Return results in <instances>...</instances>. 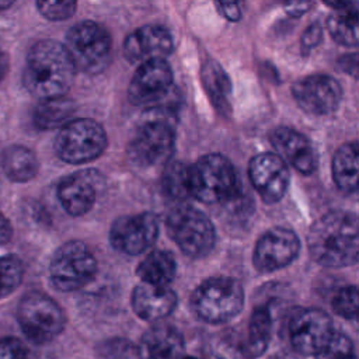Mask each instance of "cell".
<instances>
[{
	"label": "cell",
	"mask_w": 359,
	"mask_h": 359,
	"mask_svg": "<svg viewBox=\"0 0 359 359\" xmlns=\"http://www.w3.org/2000/svg\"><path fill=\"white\" fill-rule=\"evenodd\" d=\"M14 1H15V0H0V11L8 8Z\"/></svg>",
	"instance_id": "cell-42"
},
{
	"label": "cell",
	"mask_w": 359,
	"mask_h": 359,
	"mask_svg": "<svg viewBox=\"0 0 359 359\" xmlns=\"http://www.w3.org/2000/svg\"><path fill=\"white\" fill-rule=\"evenodd\" d=\"M323 3L332 8L335 13L358 14V7L353 0H323Z\"/></svg>",
	"instance_id": "cell-39"
},
{
	"label": "cell",
	"mask_w": 359,
	"mask_h": 359,
	"mask_svg": "<svg viewBox=\"0 0 359 359\" xmlns=\"http://www.w3.org/2000/svg\"><path fill=\"white\" fill-rule=\"evenodd\" d=\"M271 314L265 307H257L248 323V337H247V348L245 352L255 358L261 355L269 342L271 338Z\"/></svg>",
	"instance_id": "cell-27"
},
{
	"label": "cell",
	"mask_w": 359,
	"mask_h": 359,
	"mask_svg": "<svg viewBox=\"0 0 359 359\" xmlns=\"http://www.w3.org/2000/svg\"><path fill=\"white\" fill-rule=\"evenodd\" d=\"M172 79L171 66L165 59H153L140 63L128 87L130 104L139 107L157 105L170 93Z\"/></svg>",
	"instance_id": "cell-12"
},
{
	"label": "cell",
	"mask_w": 359,
	"mask_h": 359,
	"mask_svg": "<svg viewBox=\"0 0 359 359\" xmlns=\"http://www.w3.org/2000/svg\"><path fill=\"white\" fill-rule=\"evenodd\" d=\"M334 334L331 317L320 309H303L289 321V339L302 355H316Z\"/></svg>",
	"instance_id": "cell-14"
},
{
	"label": "cell",
	"mask_w": 359,
	"mask_h": 359,
	"mask_svg": "<svg viewBox=\"0 0 359 359\" xmlns=\"http://www.w3.org/2000/svg\"><path fill=\"white\" fill-rule=\"evenodd\" d=\"M107 143V133L100 122L79 118L60 126L55 139V151L69 164H83L100 157Z\"/></svg>",
	"instance_id": "cell-7"
},
{
	"label": "cell",
	"mask_w": 359,
	"mask_h": 359,
	"mask_svg": "<svg viewBox=\"0 0 359 359\" xmlns=\"http://www.w3.org/2000/svg\"><path fill=\"white\" fill-rule=\"evenodd\" d=\"M216 6L222 15L229 21L237 22L243 17L244 0H216Z\"/></svg>",
	"instance_id": "cell-37"
},
{
	"label": "cell",
	"mask_w": 359,
	"mask_h": 359,
	"mask_svg": "<svg viewBox=\"0 0 359 359\" xmlns=\"http://www.w3.org/2000/svg\"><path fill=\"white\" fill-rule=\"evenodd\" d=\"M358 287L355 285H348L341 287L332 297L334 311L346 318L356 320L358 317Z\"/></svg>",
	"instance_id": "cell-33"
},
{
	"label": "cell",
	"mask_w": 359,
	"mask_h": 359,
	"mask_svg": "<svg viewBox=\"0 0 359 359\" xmlns=\"http://www.w3.org/2000/svg\"><path fill=\"white\" fill-rule=\"evenodd\" d=\"M175 143V116L167 107H150L128 146L130 161L142 168L164 163Z\"/></svg>",
	"instance_id": "cell-3"
},
{
	"label": "cell",
	"mask_w": 359,
	"mask_h": 359,
	"mask_svg": "<svg viewBox=\"0 0 359 359\" xmlns=\"http://www.w3.org/2000/svg\"><path fill=\"white\" fill-rule=\"evenodd\" d=\"M98 174L94 170H84L65 177L57 187V196L63 209L72 216L87 213L97 198L95 180Z\"/></svg>",
	"instance_id": "cell-19"
},
{
	"label": "cell",
	"mask_w": 359,
	"mask_h": 359,
	"mask_svg": "<svg viewBox=\"0 0 359 359\" xmlns=\"http://www.w3.org/2000/svg\"><path fill=\"white\" fill-rule=\"evenodd\" d=\"M137 351L140 359H180L184 355V338L175 327L157 324L143 334Z\"/></svg>",
	"instance_id": "cell-21"
},
{
	"label": "cell",
	"mask_w": 359,
	"mask_h": 359,
	"mask_svg": "<svg viewBox=\"0 0 359 359\" xmlns=\"http://www.w3.org/2000/svg\"><path fill=\"white\" fill-rule=\"evenodd\" d=\"M316 359H358L352 341L342 332H334Z\"/></svg>",
	"instance_id": "cell-31"
},
{
	"label": "cell",
	"mask_w": 359,
	"mask_h": 359,
	"mask_svg": "<svg viewBox=\"0 0 359 359\" xmlns=\"http://www.w3.org/2000/svg\"><path fill=\"white\" fill-rule=\"evenodd\" d=\"M180 359H198V358H195V356H185V355H182Z\"/></svg>",
	"instance_id": "cell-43"
},
{
	"label": "cell",
	"mask_w": 359,
	"mask_h": 359,
	"mask_svg": "<svg viewBox=\"0 0 359 359\" xmlns=\"http://www.w3.org/2000/svg\"><path fill=\"white\" fill-rule=\"evenodd\" d=\"M324 36V29L320 22H311L302 34L300 38V50L302 55L307 56L311 50H314L323 41Z\"/></svg>",
	"instance_id": "cell-35"
},
{
	"label": "cell",
	"mask_w": 359,
	"mask_h": 359,
	"mask_svg": "<svg viewBox=\"0 0 359 359\" xmlns=\"http://www.w3.org/2000/svg\"><path fill=\"white\" fill-rule=\"evenodd\" d=\"M330 36L342 46L355 48L358 45V14L334 13L327 20Z\"/></svg>",
	"instance_id": "cell-29"
},
{
	"label": "cell",
	"mask_w": 359,
	"mask_h": 359,
	"mask_svg": "<svg viewBox=\"0 0 359 359\" xmlns=\"http://www.w3.org/2000/svg\"><path fill=\"white\" fill-rule=\"evenodd\" d=\"M282 3L286 13L294 18L302 17L313 7V0H283Z\"/></svg>",
	"instance_id": "cell-38"
},
{
	"label": "cell",
	"mask_w": 359,
	"mask_h": 359,
	"mask_svg": "<svg viewBox=\"0 0 359 359\" xmlns=\"http://www.w3.org/2000/svg\"><path fill=\"white\" fill-rule=\"evenodd\" d=\"M244 306L241 285L224 276L203 280L191 296L194 313L209 324H222L234 318Z\"/></svg>",
	"instance_id": "cell-5"
},
{
	"label": "cell",
	"mask_w": 359,
	"mask_h": 359,
	"mask_svg": "<svg viewBox=\"0 0 359 359\" xmlns=\"http://www.w3.org/2000/svg\"><path fill=\"white\" fill-rule=\"evenodd\" d=\"M206 359H223V358H220V356H209Z\"/></svg>",
	"instance_id": "cell-44"
},
{
	"label": "cell",
	"mask_w": 359,
	"mask_h": 359,
	"mask_svg": "<svg viewBox=\"0 0 359 359\" xmlns=\"http://www.w3.org/2000/svg\"><path fill=\"white\" fill-rule=\"evenodd\" d=\"M17 317L24 334L35 344L52 341L66 325L62 307L41 292H31L21 299Z\"/></svg>",
	"instance_id": "cell-10"
},
{
	"label": "cell",
	"mask_w": 359,
	"mask_h": 359,
	"mask_svg": "<svg viewBox=\"0 0 359 359\" xmlns=\"http://www.w3.org/2000/svg\"><path fill=\"white\" fill-rule=\"evenodd\" d=\"M36 8L49 21H65L74 15L77 0H36Z\"/></svg>",
	"instance_id": "cell-32"
},
{
	"label": "cell",
	"mask_w": 359,
	"mask_h": 359,
	"mask_svg": "<svg viewBox=\"0 0 359 359\" xmlns=\"http://www.w3.org/2000/svg\"><path fill=\"white\" fill-rule=\"evenodd\" d=\"M76 67L63 43L42 39L28 50L22 83L38 100L66 95L76 76Z\"/></svg>",
	"instance_id": "cell-1"
},
{
	"label": "cell",
	"mask_w": 359,
	"mask_h": 359,
	"mask_svg": "<svg viewBox=\"0 0 359 359\" xmlns=\"http://www.w3.org/2000/svg\"><path fill=\"white\" fill-rule=\"evenodd\" d=\"M63 45L76 70L84 74L104 72L112 57V38L105 27L95 21L86 20L73 25Z\"/></svg>",
	"instance_id": "cell-4"
},
{
	"label": "cell",
	"mask_w": 359,
	"mask_h": 359,
	"mask_svg": "<svg viewBox=\"0 0 359 359\" xmlns=\"http://www.w3.org/2000/svg\"><path fill=\"white\" fill-rule=\"evenodd\" d=\"M332 178L335 185L346 194L358 188V146L355 142L345 143L334 154Z\"/></svg>",
	"instance_id": "cell-26"
},
{
	"label": "cell",
	"mask_w": 359,
	"mask_h": 359,
	"mask_svg": "<svg viewBox=\"0 0 359 359\" xmlns=\"http://www.w3.org/2000/svg\"><path fill=\"white\" fill-rule=\"evenodd\" d=\"M97 259L83 241H67L60 245L49 265V279L52 285L62 292L77 290L97 273Z\"/></svg>",
	"instance_id": "cell-9"
},
{
	"label": "cell",
	"mask_w": 359,
	"mask_h": 359,
	"mask_svg": "<svg viewBox=\"0 0 359 359\" xmlns=\"http://www.w3.org/2000/svg\"><path fill=\"white\" fill-rule=\"evenodd\" d=\"M102 359H139V351L126 339H109L100 348Z\"/></svg>",
	"instance_id": "cell-34"
},
{
	"label": "cell",
	"mask_w": 359,
	"mask_h": 359,
	"mask_svg": "<svg viewBox=\"0 0 359 359\" xmlns=\"http://www.w3.org/2000/svg\"><path fill=\"white\" fill-rule=\"evenodd\" d=\"M163 189L167 196L174 201H184L191 196L189 165L182 161H171L167 164L161 178Z\"/></svg>",
	"instance_id": "cell-28"
},
{
	"label": "cell",
	"mask_w": 359,
	"mask_h": 359,
	"mask_svg": "<svg viewBox=\"0 0 359 359\" xmlns=\"http://www.w3.org/2000/svg\"><path fill=\"white\" fill-rule=\"evenodd\" d=\"M201 81L213 107L222 115H229L231 111V80L222 65L213 59H206L201 69Z\"/></svg>",
	"instance_id": "cell-22"
},
{
	"label": "cell",
	"mask_w": 359,
	"mask_h": 359,
	"mask_svg": "<svg viewBox=\"0 0 359 359\" xmlns=\"http://www.w3.org/2000/svg\"><path fill=\"white\" fill-rule=\"evenodd\" d=\"M11 236H13V227H11L8 219L0 210V244L8 243Z\"/></svg>",
	"instance_id": "cell-40"
},
{
	"label": "cell",
	"mask_w": 359,
	"mask_h": 359,
	"mask_svg": "<svg viewBox=\"0 0 359 359\" xmlns=\"http://www.w3.org/2000/svg\"><path fill=\"white\" fill-rule=\"evenodd\" d=\"M136 273L142 282L156 286H168L175 278L177 262L171 252L154 250L139 262Z\"/></svg>",
	"instance_id": "cell-23"
},
{
	"label": "cell",
	"mask_w": 359,
	"mask_h": 359,
	"mask_svg": "<svg viewBox=\"0 0 359 359\" xmlns=\"http://www.w3.org/2000/svg\"><path fill=\"white\" fill-rule=\"evenodd\" d=\"M130 303L137 317L146 321H157L174 311L177 294L168 286L142 282L133 289Z\"/></svg>",
	"instance_id": "cell-20"
},
{
	"label": "cell",
	"mask_w": 359,
	"mask_h": 359,
	"mask_svg": "<svg viewBox=\"0 0 359 359\" xmlns=\"http://www.w3.org/2000/svg\"><path fill=\"white\" fill-rule=\"evenodd\" d=\"M24 265L15 255L0 257V299L11 294L22 282Z\"/></svg>",
	"instance_id": "cell-30"
},
{
	"label": "cell",
	"mask_w": 359,
	"mask_h": 359,
	"mask_svg": "<svg viewBox=\"0 0 359 359\" xmlns=\"http://www.w3.org/2000/svg\"><path fill=\"white\" fill-rule=\"evenodd\" d=\"M76 111V104L66 95L39 100L34 109V125L41 130L63 126L70 121Z\"/></svg>",
	"instance_id": "cell-24"
},
{
	"label": "cell",
	"mask_w": 359,
	"mask_h": 359,
	"mask_svg": "<svg viewBox=\"0 0 359 359\" xmlns=\"http://www.w3.org/2000/svg\"><path fill=\"white\" fill-rule=\"evenodd\" d=\"M174 50L170 31L158 24H147L132 31L122 43L123 57L132 65L153 59H165Z\"/></svg>",
	"instance_id": "cell-17"
},
{
	"label": "cell",
	"mask_w": 359,
	"mask_h": 359,
	"mask_svg": "<svg viewBox=\"0 0 359 359\" xmlns=\"http://www.w3.org/2000/svg\"><path fill=\"white\" fill-rule=\"evenodd\" d=\"M269 142L276 154L299 172L307 175L316 170L314 147L303 133L287 126H279L271 132Z\"/></svg>",
	"instance_id": "cell-18"
},
{
	"label": "cell",
	"mask_w": 359,
	"mask_h": 359,
	"mask_svg": "<svg viewBox=\"0 0 359 359\" xmlns=\"http://www.w3.org/2000/svg\"><path fill=\"white\" fill-rule=\"evenodd\" d=\"M300 251V240L286 227H273L257 241L252 264L258 272L268 273L289 265Z\"/></svg>",
	"instance_id": "cell-15"
},
{
	"label": "cell",
	"mask_w": 359,
	"mask_h": 359,
	"mask_svg": "<svg viewBox=\"0 0 359 359\" xmlns=\"http://www.w3.org/2000/svg\"><path fill=\"white\" fill-rule=\"evenodd\" d=\"M8 70V57L7 55L3 52V49L0 48V81L3 80V77L6 76Z\"/></svg>",
	"instance_id": "cell-41"
},
{
	"label": "cell",
	"mask_w": 359,
	"mask_h": 359,
	"mask_svg": "<svg viewBox=\"0 0 359 359\" xmlns=\"http://www.w3.org/2000/svg\"><path fill=\"white\" fill-rule=\"evenodd\" d=\"M248 177L265 203L279 202L287 191L290 172L276 153H259L248 164Z\"/></svg>",
	"instance_id": "cell-16"
},
{
	"label": "cell",
	"mask_w": 359,
	"mask_h": 359,
	"mask_svg": "<svg viewBox=\"0 0 359 359\" xmlns=\"http://www.w3.org/2000/svg\"><path fill=\"white\" fill-rule=\"evenodd\" d=\"M311 257L321 265L342 268L356 264L359 252L358 219L345 210H332L316 220L307 236Z\"/></svg>",
	"instance_id": "cell-2"
},
{
	"label": "cell",
	"mask_w": 359,
	"mask_h": 359,
	"mask_svg": "<svg viewBox=\"0 0 359 359\" xmlns=\"http://www.w3.org/2000/svg\"><path fill=\"white\" fill-rule=\"evenodd\" d=\"M167 230L180 250L192 258L208 255L216 241V231L210 219L201 210L180 205L167 216Z\"/></svg>",
	"instance_id": "cell-8"
},
{
	"label": "cell",
	"mask_w": 359,
	"mask_h": 359,
	"mask_svg": "<svg viewBox=\"0 0 359 359\" xmlns=\"http://www.w3.org/2000/svg\"><path fill=\"white\" fill-rule=\"evenodd\" d=\"M4 174L14 182H27L38 172V158L35 153L21 144L7 147L1 157Z\"/></svg>",
	"instance_id": "cell-25"
},
{
	"label": "cell",
	"mask_w": 359,
	"mask_h": 359,
	"mask_svg": "<svg viewBox=\"0 0 359 359\" xmlns=\"http://www.w3.org/2000/svg\"><path fill=\"white\" fill-rule=\"evenodd\" d=\"M0 359H27V349L14 337L3 338L0 339Z\"/></svg>",
	"instance_id": "cell-36"
},
{
	"label": "cell",
	"mask_w": 359,
	"mask_h": 359,
	"mask_svg": "<svg viewBox=\"0 0 359 359\" xmlns=\"http://www.w3.org/2000/svg\"><path fill=\"white\" fill-rule=\"evenodd\" d=\"M191 196L203 203H222L237 191V174L231 161L217 153L202 156L189 165Z\"/></svg>",
	"instance_id": "cell-6"
},
{
	"label": "cell",
	"mask_w": 359,
	"mask_h": 359,
	"mask_svg": "<svg viewBox=\"0 0 359 359\" xmlns=\"http://www.w3.org/2000/svg\"><path fill=\"white\" fill-rule=\"evenodd\" d=\"M296 104L307 114L325 116L335 112L342 101V87L330 74L316 73L296 80L290 87Z\"/></svg>",
	"instance_id": "cell-11"
},
{
	"label": "cell",
	"mask_w": 359,
	"mask_h": 359,
	"mask_svg": "<svg viewBox=\"0 0 359 359\" xmlns=\"http://www.w3.org/2000/svg\"><path fill=\"white\" fill-rule=\"evenodd\" d=\"M158 236V220L151 212L118 217L109 230L111 245L125 254L144 252Z\"/></svg>",
	"instance_id": "cell-13"
}]
</instances>
